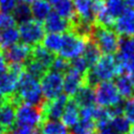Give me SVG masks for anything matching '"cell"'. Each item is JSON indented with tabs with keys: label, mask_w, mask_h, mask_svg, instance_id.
<instances>
[{
	"label": "cell",
	"mask_w": 134,
	"mask_h": 134,
	"mask_svg": "<svg viewBox=\"0 0 134 134\" xmlns=\"http://www.w3.org/2000/svg\"><path fill=\"white\" fill-rule=\"evenodd\" d=\"M14 97L17 103H24L34 106H42L45 98L42 94L40 82L38 79L23 71L19 76L18 86Z\"/></svg>",
	"instance_id": "cell-1"
},
{
	"label": "cell",
	"mask_w": 134,
	"mask_h": 134,
	"mask_svg": "<svg viewBox=\"0 0 134 134\" xmlns=\"http://www.w3.org/2000/svg\"><path fill=\"white\" fill-rule=\"evenodd\" d=\"M118 75V66L113 54H104L85 74L86 84L94 87L97 83L111 81Z\"/></svg>",
	"instance_id": "cell-2"
},
{
	"label": "cell",
	"mask_w": 134,
	"mask_h": 134,
	"mask_svg": "<svg viewBox=\"0 0 134 134\" xmlns=\"http://www.w3.org/2000/svg\"><path fill=\"white\" fill-rule=\"evenodd\" d=\"M89 38L97 45L103 53L114 54L117 52L119 37L112 28L104 27L94 23Z\"/></svg>",
	"instance_id": "cell-3"
},
{
	"label": "cell",
	"mask_w": 134,
	"mask_h": 134,
	"mask_svg": "<svg viewBox=\"0 0 134 134\" xmlns=\"http://www.w3.org/2000/svg\"><path fill=\"white\" fill-rule=\"evenodd\" d=\"M118 74L127 73L134 77V37H122L119 39L116 52Z\"/></svg>",
	"instance_id": "cell-4"
},
{
	"label": "cell",
	"mask_w": 134,
	"mask_h": 134,
	"mask_svg": "<svg viewBox=\"0 0 134 134\" xmlns=\"http://www.w3.org/2000/svg\"><path fill=\"white\" fill-rule=\"evenodd\" d=\"M43 121L41 106L19 103L16 106V125L24 128H39Z\"/></svg>",
	"instance_id": "cell-5"
},
{
	"label": "cell",
	"mask_w": 134,
	"mask_h": 134,
	"mask_svg": "<svg viewBox=\"0 0 134 134\" xmlns=\"http://www.w3.org/2000/svg\"><path fill=\"white\" fill-rule=\"evenodd\" d=\"M89 38L79 36L72 31H66L62 34V46L58 52L60 57L71 60L79 55H82Z\"/></svg>",
	"instance_id": "cell-6"
},
{
	"label": "cell",
	"mask_w": 134,
	"mask_h": 134,
	"mask_svg": "<svg viewBox=\"0 0 134 134\" xmlns=\"http://www.w3.org/2000/svg\"><path fill=\"white\" fill-rule=\"evenodd\" d=\"M95 103L102 107H112L121 103V96L119 95L115 84L111 81H104L97 83L94 87Z\"/></svg>",
	"instance_id": "cell-7"
},
{
	"label": "cell",
	"mask_w": 134,
	"mask_h": 134,
	"mask_svg": "<svg viewBox=\"0 0 134 134\" xmlns=\"http://www.w3.org/2000/svg\"><path fill=\"white\" fill-rule=\"evenodd\" d=\"M18 31L22 43H25L29 46L40 44L45 36V29L42 22H39L35 19H29L23 23H20Z\"/></svg>",
	"instance_id": "cell-8"
},
{
	"label": "cell",
	"mask_w": 134,
	"mask_h": 134,
	"mask_svg": "<svg viewBox=\"0 0 134 134\" xmlns=\"http://www.w3.org/2000/svg\"><path fill=\"white\" fill-rule=\"evenodd\" d=\"M24 71L23 65H8L7 70L0 74V98L12 96L17 89L19 76Z\"/></svg>",
	"instance_id": "cell-9"
},
{
	"label": "cell",
	"mask_w": 134,
	"mask_h": 134,
	"mask_svg": "<svg viewBox=\"0 0 134 134\" xmlns=\"http://www.w3.org/2000/svg\"><path fill=\"white\" fill-rule=\"evenodd\" d=\"M42 94L45 99H53L63 91V74L53 70H47L40 79Z\"/></svg>",
	"instance_id": "cell-10"
},
{
	"label": "cell",
	"mask_w": 134,
	"mask_h": 134,
	"mask_svg": "<svg viewBox=\"0 0 134 134\" xmlns=\"http://www.w3.org/2000/svg\"><path fill=\"white\" fill-rule=\"evenodd\" d=\"M31 50H32V46L18 42L2 51L7 65H12V64L24 65L26 61L31 57Z\"/></svg>",
	"instance_id": "cell-11"
},
{
	"label": "cell",
	"mask_w": 134,
	"mask_h": 134,
	"mask_svg": "<svg viewBox=\"0 0 134 134\" xmlns=\"http://www.w3.org/2000/svg\"><path fill=\"white\" fill-rule=\"evenodd\" d=\"M68 99L69 96H67L66 94H60L53 99H49V100L45 99L41 106L43 120L46 119L58 120L59 118H61Z\"/></svg>",
	"instance_id": "cell-12"
},
{
	"label": "cell",
	"mask_w": 134,
	"mask_h": 134,
	"mask_svg": "<svg viewBox=\"0 0 134 134\" xmlns=\"http://www.w3.org/2000/svg\"><path fill=\"white\" fill-rule=\"evenodd\" d=\"M13 95L0 98V125L7 131L14 129L16 122V106Z\"/></svg>",
	"instance_id": "cell-13"
},
{
	"label": "cell",
	"mask_w": 134,
	"mask_h": 134,
	"mask_svg": "<svg viewBox=\"0 0 134 134\" xmlns=\"http://www.w3.org/2000/svg\"><path fill=\"white\" fill-rule=\"evenodd\" d=\"M113 30L124 37L134 36V9L126 8L114 21Z\"/></svg>",
	"instance_id": "cell-14"
},
{
	"label": "cell",
	"mask_w": 134,
	"mask_h": 134,
	"mask_svg": "<svg viewBox=\"0 0 134 134\" xmlns=\"http://www.w3.org/2000/svg\"><path fill=\"white\" fill-rule=\"evenodd\" d=\"M85 84H86L85 75L80 73L75 69L69 67V69L64 73L63 90L67 96L72 97L77 92V90Z\"/></svg>",
	"instance_id": "cell-15"
},
{
	"label": "cell",
	"mask_w": 134,
	"mask_h": 134,
	"mask_svg": "<svg viewBox=\"0 0 134 134\" xmlns=\"http://www.w3.org/2000/svg\"><path fill=\"white\" fill-rule=\"evenodd\" d=\"M44 29L49 34H64L70 30V22L55 12H50L44 20Z\"/></svg>",
	"instance_id": "cell-16"
},
{
	"label": "cell",
	"mask_w": 134,
	"mask_h": 134,
	"mask_svg": "<svg viewBox=\"0 0 134 134\" xmlns=\"http://www.w3.org/2000/svg\"><path fill=\"white\" fill-rule=\"evenodd\" d=\"M77 21L87 25L95 23V17L92 8V0H72Z\"/></svg>",
	"instance_id": "cell-17"
},
{
	"label": "cell",
	"mask_w": 134,
	"mask_h": 134,
	"mask_svg": "<svg viewBox=\"0 0 134 134\" xmlns=\"http://www.w3.org/2000/svg\"><path fill=\"white\" fill-rule=\"evenodd\" d=\"M62 124L65 127H69L71 128L73 125H75L79 121L80 118V109L77 104L75 103V100L72 97H69L64 111L62 113Z\"/></svg>",
	"instance_id": "cell-18"
},
{
	"label": "cell",
	"mask_w": 134,
	"mask_h": 134,
	"mask_svg": "<svg viewBox=\"0 0 134 134\" xmlns=\"http://www.w3.org/2000/svg\"><path fill=\"white\" fill-rule=\"evenodd\" d=\"M79 107H90L95 104V95L94 88L87 84L83 85L77 92L72 96Z\"/></svg>",
	"instance_id": "cell-19"
},
{
	"label": "cell",
	"mask_w": 134,
	"mask_h": 134,
	"mask_svg": "<svg viewBox=\"0 0 134 134\" xmlns=\"http://www.w3.org/2000/svg\"><path fill=\"white\" fill-rule=\"evenodd\" d=\"M114 84L117 88L119 95L122 98L128 99L134 96V82L129 74L127 73L118 74Z\"/></svg>",
	"instance_id": "cell-20"
},
{
	"label": "cell",
	"mask_w": 134,
	"mask_h": 134,
	"mask_svg": "<svg viewBox=\"0 0 134 134\" xmlns=\"http://www.w3.org/2000/svg\"><path fill=\"white\" fill-rule=\"evenodd\" d=\"M54 12L63 17L64 19L68 20L70 24H73L77 21V17L74 12L73 1L72 0H60L54 4Z\"/></svg>",
	"instance_id": "cell-21"
},
{
	"label": "cell",
	"mask_w": 134,
	"mask_h": 134,
	"mask_svg": "<svg viewBox=\"0 0 134 134\" xmlns=\"http://www.w3.org/2000/svg\"><path fill=\"white\" fill-rule=\"evenodd\" d=\"M31 58L37 60L38 62H40L44 67H46L47 69L50 68L52 61L55 58V54L51 51H49L48 49H46L43 45L38 44L32 46V50H31Z\"/></svg>",
	"instance_id": "cell-22"
},
{
	"label": "cell",
	"mask_w": 134,
	"mask_h": 134,
	"mask_svg": "<svg viewBox=\"0 0 134 134\" xmlns=\"http://www.w3.org/2000/svg\"><path fill=\"white\" fill-rule=\"evenodd\" d=\"M40 134H68L67 127L59 120L46 119L43 120L39 127Z\"/></svg>",
	"instance_id": "cell-23"
},
{
	"label": "cell",
	"mask_w": 134,
	"mask_h": 134,
	"mask_svg": "<svg viewBox=\"0 0 134 134\" xmlns=\"http://www.w3.org/2000/svg\"><path fill=\"white\" fill-rule=\"evenodd\" d=\"M30 12H31V17L35 20L39 22H43L51 12V6L45 0H37L32 2L30 6Z\"/></svg>",
	"instance_id": "cell-24"
},
{
	"label": "cell",
	"mask_w": 134,
	"mask_h": 134,
	"mask_svg": "<svg viewBox=\"0 0 134 134\" xmlns=\"http://www.w3.org/2000/svg\"><path fill=\"white\" fill-rule=\"evenodd\" d=\"M102 57V51L99 50V48L97 47V45L89 38V40L87 41V44L85 46L84 52H83V58L86 60L89 68L91 66H93Z\"/></svg>",
	"instance_id": "cell-25"
},
{
	"label": "cell",
	"mask_w": 134,
	"mask_h": 134,
	"mask_svg": "<svg viewBox=\"0 0 134 134\" xmlns=\"http://www.w3.org/2000/svg\"><path fill=\"white\" fill-rule=\"evenodd\" d=\"M19 40V31L18 28H16V26L3 29L2 32H0V49L4 50L7 47L18 43Z\"/></svg>",
	"instance_id": "cell-26"
},
{
	"label": "cell",
	"mask_w": 134,
	"mask_h": 134,
	"mask_svg": "<svg viewBox=\"0 0 134 134\" xmlns=\"http://www.w3.org/2000/svg\"><path fill=\"white\" fill-rule=\"evenodd\" d=\"M97 128L93 119H82L71 127L70 134H95Z\"/></svg>",
	"instance_id": "cell-27"
},
{
	"label": "cell",
	"mask_w": 134,
	"mask_h": 134,
	"mask_svg": "<svg viewBox=\"0 0 134 134\" xmlns=\"http://www.w3.org/2000/svg\"><path fill=\"white\" fill-rule=\"evenodd\" d=\"M23 67H24V71L25 72H27L28 74L32 75L34 77H36L38 80L41 79L45 74V72L48 70L40 62H38L37 60L32 59L31 57L26 61V63L23 65Z\"/></svg>",
	"instance_id": "cell-28"
},
{
	"label": "cell",
	"mask_w": 134,
	"mask_h": 134,
	"mask_svg": "<svg viewBox=\"0 0 134 134\" xmlns=\"http://www.w3.org/2000/svg\"><path fill=\"white\" fill-rule=\"evenodd\" d=\"M13 17L15 18L17 23H23L29 19H31V12H30V6L28 3L25 2H17L16 6L13 9Z\"/></svg>",
	"instance_id": "cell-29"
},
{
	"label": "cell",
	"mask_w": 134,
	"mask_h": 134,
	"mask_svg": "<svg viewBox=\"0 0 134 134\" xmlns=\"http://www.w3.org/2000/svg\"><path fill=\"white\" fill-rule=\"evenodd\" d=\"M43 46L48 49L49 51L53 52L54 54L60 51V48L62 46V34H48L44 36L43 40Z\"/></svg>",
	"instance_id": "cell-30"
},
{
	"label": "cell",
	"mask_w": 134,
	"mask_h": 134,
	"mask_svg": "<svg viewBox=\"0 0 134 134\" xmlns=\"http://www.w3.org/2000/svg\"><path fill=\"white\" fill-rule=\"evenodd\" d=\"M109 126L116 134H128L131 127V122L125 116L117 115L111 118Z\"/></svg>",
	"instance_id": "cell-31"
},
{
	"label": "cell",
	"mask_w": 134,
	"mask_h": 134,
	"mask_svg": "<svg viewBox=\"0 0 134 134\" xmlns=\"http://www.w3.org/2000/svg\"><path fill=\"white\" fill-rule=\"evenodd\" d=\"M126 8H127V5L125 3V0H107L106 1V9L114 19H116Z\"/></svg>",
	"instance_id": "cell-32"
},
{
	"label": "cell",
	"mask_w": 134,
	"mask_h": 134,
	"mask_svg": "<svg viewBox=\"0 0 134 134\" xmlns=\"http://www.w3.org/2000/svg\"><path fill=\"white\" fill-rule=\"evenodd\" d=\"M70 67V62L67 59H64L62 57H55L52 61V64L50 66V69L60 73H65Z\"/></svg>",
	"instance_id": "cell-33"
},
{
	"label": "cell",
	"mask_w": 134,
	"mask_h": 134,
	"mask_svg": "<svg viewBox=\"0 0 134 134\" xmlns=\"http://www.w3.org/2000/svg\"><path fill=\"white\" fill-rule=\"evenodd\" d=\"M69 62H70V67L71 68L75 69L76 71H79L80 73H82L84 75L87 73V71L89 69V66H88L86 60L83 58V55H79L76 58H73Z\"/></svg>",
	"instance_id": "cell-34"
},
{
	"label": "cell",
	"mask_w": 134,
	"mask_h": 134,
	"mask_svg": "<svg viewBox=\"0 0 134 134\" xmlns=\"http://www.w3.org/2000/svg\"><path fill=\"white\" fill-rule=\"evenodd\" d=\"M17 24L15 18L9 13L0 12V29H6L10 27H15Z\"/></svg>",
	"instance_id": "cell-35"
},
{
	"label": "cell",
	"mask_w": 134,
	"mask_h": 134,
	"mask_svg": "<svg viewBox=\"0 0 134 134\" xmlns=\"http://www.w3.org/2000/svg\"><path fill=\"white\" fill-rule=\"evenodd\" d=\"M122 113L130 122L134 124V96L126 100L122 107Z\"/></svg>",
	"instance_id": "cell-36"
},
{
	"label": "cell",
	"mask_w": 134,
	"mask_h": 134,
	"mask_svg": "<svg viewBox=\"0 0 134 134\" xmlns=\"http://www.w3.org/2000/svg\"><path fill=\"white\" fill-rule=\"evenodd\" d=\"M17 4V0H0V12L9 13L13 12Z\"/></svg>",
	"instance_id": "cell-37"
},
{
	"label": "cell",
	"mask_w": 134,
	"mask_h": 134,
	"mask_svg": "<svg viewBox=\"0 0 134 134\" xmlns=\"http://www.w3.org/2000/svg\"><path fill=\"white\" fill-rule=\"evenodd\" d=\"M10 134H40L39 128H24V127H18L16 129H13L9 131Z\"/></svg>",
	"instance_id": "cell-38"
},
{
	"label": "cell",
	"mask_w": 134,
	"mask_h": 134,
	"mask_svg": "<svg viewBox=\"0 0 134 134\" xmlns=\"http://www.w3.org/2000/svg\"><path fill=\"white\" fill-rule=\"evenodd\" d=\"M7 67H8V65H7L6 61H5L3 51L0 49V74L3 73V72H5L7 70Z\"/></svg>",
	"instance_id": "cell-39"
},
{
	"label": "cell",
	"mask_w": 134,
	"mask_h": 134,
	"mask_svg": "<svg viewBox=\"0 0 134 134\" xmlns=\"http://www.w3.org/2000/svg\"><path fill=\"white\" fill-rule=\"evenodd\" d=\"M98 134H116V133L110 128L109 125H107L98 129Z\"/></svg>",
	"instance_id": "cell-40"
},
{
	"label": "cell",
	"mask_w": 134,
	"mask_h": 134,
	"mask_svg": "<svg viewBox=\"0 0 134 134\" xmlns=\"http://www.w3.org/2000/svg\"><path fill=\"white\" fill-rule=\"evenodd\" d=\"M125 3L129 8L134 9V0H125Z\"/></svg>",
	"instance_id": "cell-41"
},
{
	"label": "cell",
	"mask_w": 134,
	"mask_h": 134,
	"mask_svg": "<svg viewBox=\"0 0 134 134\" xmlns=\"http://www.w3.org/2000/svg\"><path fill=\"white\" fill-rule=\"evenodd\" d=\"M45 1H47L49 4H53V5H54V4H55L58 1H60V0H45Z\"/></svg>",
	"instance_id": "cell-42"
},
{
	"label": "cell",
	"mask_w": 134,
	"mask_h": 134,
	"mask_svg": "<svg viewBox=\"0 0 134 134\" xmlns=\"http://www.w3.org/2000/svg\"><path fill=\"white\" fill-rule=\"evenodd\" d=\"M4 133H7V132H6V130L0 125V134H4Z\"/></svg>",
	"instance_id": "cell-43"
},
{
	"label": "cell",
	"mask_w": 134,
	"mask_h": 134,
	"mask_svg": "<svg viewBox=\"0 0 134 134\" xmlns=\"http://www.w3.org/2000/svg\"><path fill=\"white\" fill-rule=\"evenodd\" d=\"M128 134H134V125L130 127V130H129V133Z\"/></svg>",
	"instance_id": "cell-44"
},
{
	"label": "cell",
	"mask_w": 134,
	"mask_h": 134,
	"mask_svg": "<svg viewBox=\"0 0 134 134\" xmlns=\"http://www.w3.org/2000/svg\"><path fill=\"white\" fill-rule=\"evenodd\" d=\"M22 2H25V3H32V2H35V1H37V0H21Z\"/></svg>",
	"instance_id": "cell-45"
},
{
	"label": "cell",
	"mask_w": 134,
	"mask_h": 134,
	"mask_svg": "<svg viewBox=\"0 0 134 134\" xmlns=\"http://www.w3.org/2000/svg\"><path fill=\"white\" fill-rule=\"evenodd\" d=\"M4 134H7V133H4Z\"/></svg>",
	"instance_id": "cell-46"
}]
</instances>
